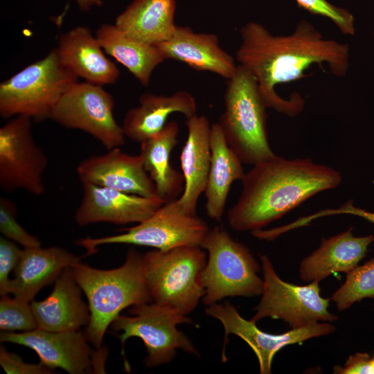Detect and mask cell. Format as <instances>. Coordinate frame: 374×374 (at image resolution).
<instances>
[{"label": "cell", "instance_id": "cell-1", "mask_svg": "<svg viewBox=\"0 0 374 374\" xmlns=\"http://www.w3.org/2000/svg\"><path fill=\"white\" fill-rule=\"evenodd\" d=\"M240 36L236 60L256 79L267 107L290 117L303 110L305 100L298 93L283 98L275 86L303 78L314 64H327L330 73L339 78L349 69V45L325 38L305 19L287 35H273L262 24L250 21L240 28Z\"/></svg>", "mask_w": 374, "mask_h": 374}, {"label": "cell", "instance_id": "cell-2", "mask_svg": "<svg viewBox=\"0 0 374 374\" xmlns=\"http://www.w3.org/2000/svg\"><path fill=\"white\" fill-rule=\"evenodd\" d=\"M341 180L338 170L310 159L276 154L245 173L240 195L227 213L229 224L240 232L262 229L314 195L337 187Z\"/></svg>", "mask_w": 374, "mask_h": 374}, {"label": "cell", "instance_id": "cell-3", "mask_svg": "<svg viewBox=\"0 0 374 374\" xmlns=\"http://www.w3.org/2000/svg\"><path fill=\"white\" fill-rule=\"evenodd\" d=\"M71 268L88 301L90 321L84 333L96 349L101 348L107 328L123 310L152 301L143 255L133 248L128 251L124 263L115 269H95L80 261Z\"/></svg>", "mask_w": 374, "mask_h": 374}, {"label": "cell", "instance_id": "cell-4", "mask_svg": "<svg viewBox=\"0 0 374 374\" xmlns=\"http://www.w3.org/2000/svg\"><path fill=\"white\" fill-rule=\"evenodd\" d=\"M224 102L218 124L242 162L253 166L274 157L267 138V107L256 79L244 66L238 64L227 80Z\"/></svg>", "mask_w": 374, "mask_h": 374}, {"label": "cell", "instance_id": "cell-5", "mask_svg": "<svg viewBox=\"0 0 374 374\" xmlns=\"http://www.w3.org/2000/svg\"><path fill=\"white\" fill-rule=\"evenodd\" d=\"M145 274L153 302L188 315L205 294L202 274L206 253L198 245L143 254Z\"/></svg>", "mask_w": 374, "mask_h": 374}, {"label": "cell", "instance_id": "cell-6", "mask_svg": "<svg viewBox=\"0 0 374 374\" xmlns=\"http://www.w3.org/2000/svg\"><path fill=\"white\" fill-rule=\"evenodd\" d=\"M78 78L60 62L55 48L0 84V115L49 119L63 93Z\"/></svg>", "mask_w": 374, "mask_h": 374}, {"label": "cell", "instance_id": "cell-7", "mask_svg": "<svg viewBox=\"0 0 374 374\" xmlns=\"http://www.w3.org/2000/svg\"><path fill=\"white\" fill-rule=\"evenodd\" d=\"M201 247L208 254L202 274L203 303L210 305L229 296L260 295L262 270L250 249L220 226L210 230Z\"/></svg>", "mask_w": 374, "mask_h": 374}, {"label": "cell", "instance_id": "cell-8", "mask_svg": "<svg viewBox=\"0 0 374 374\" xmlns=\"http://www.w3.org/2000/svg\"><path fill=\"white\" fill-rule=\"evenodd\" d=\"M130 316L119 314L112 323V329L121 333L117 335L124 354L125 341L131 337L140 338L147 350L143 362L147 367H157L170 362L177 350L198 355V352L184 333L177 326L193 324L186 315L154 302L132 306Z\"/></svg>", "mask_w": 374, "mask_h": 374}, {"label": "cell", "instance_id": "cell-9", "mask_svg": "<svg viewBox=\"0 0 374 374\" xmlns=\"http://www.w3.org/2000/svg\"><path fill=\"white\" fill-rule=\"evenodd\" d=\"M121 233L100 238H85L75 242L87 255L103 244H129L168 250L186 245L201 246L209 232L206 222L197 214L184 211L175 201L163 204L150 217Z\"/></svg>", "mask_w": 374, "mask_h": 374}, {"label": "cell", "instance_id": "cell-10", "mask_svg": "<svg viewBox=\"0 0 374 374\" xmlns=\"http://www.w3.org/2000/svg\"><path fill=\"white\" fill-rule=\"evenodd\" d=\"M260 259L263 290L256 314L250 321L256 323L265 317L281 319L294 329L316 322L332 323L338 319L328 311L330 299L320 295L319 282L301 286L285 282L277 275L266 255L260 256Z\"/></svg>", "mask_w": 374, "mask_h": 374}, {"label": "cell", "instance_id": "cell-11", "mask_svg": "<svg viewBox=\"0 0 374 374\" xmlns=\"http://www.w3.org/2000/svg\"><path fill=\"white\" fill-rule=\"evenodd\" d=\"M114 105L113 96L102 86L77 81L59 99L49 119L84 131L111 150L124 145L125 138L114 118Z\"/></svg>", "mask_w": 374, "mask_h": 374}, {"label": "cell", "instance_id": "cell-12", "mask_svg": "<svg viewBox=\"0 0 374 374\" xmlns=\"http://www.w3.org/2000/svg\"><path fill=\"white\" fill-rule=\"evenodd\" d=\"M48 161L34 140L30 117L14 116L0 128V188L3 191L23 190L34 195H42Z\"/></svg>", "mask_w": 374, "mask_h": 374}, {"label": "cell", "instance_id": "cell-13", "mask_svg": "<svg viewBox=\"0 0 374 374\" xmlns=\"http://www.w3.org/2000/svg\"><path fill=\"white\" fill-rule=\"evenodd\" d=\"M1 342L26 346L33 350L39 362L70 374L104 371L106 353L103 348L91 350L85 335L78 330L51 332L37 328L22 332L3 331Z\"/></svg>", "mask_w": 374, "mask_h": 374}, {"label": "cell", "instance_id": "cell-14", "mask_svg": "<svg viewBox=\"0 0 374 374\" xmlns=\"http://www.w3.org/2000/svg\"><path fill=\"white\" fill-rule=\"evenodd\" d=\"M208 315L219 320L224 329L222 361H226L225 346L228 335H235L243 339L253 350L259 363L260 374H269L275 354L287 345L302 343L311 338L333 332L336 328L328 322H316L307 326L291 329L273 335L260 330L256 323L244 319L229 301L213 303L205 309Z\"/></svg>", "mask_w": 374, "mask_h": 374}, {"label": "cell", "instance_id": "cell-15", "mask_svg": "<svg viewBox=\"0 0 374 374\" xmlns=\"http://www.w3.org/2000/svg\"><path fill=\"white\" fill-rule=\"evenodd\" d=\"M82 197L74 215L79 226L98 222L140 223L164 204L157 197H147L91 184H82Z\"/></svg>", "mask_w": 374, "mask_h": 374}, {"label": "cell", "instance_id": "cell-16", "mask_svg": "<svg viewBox=\"0 0 374 374\" xmlns=\"http://www.w3.org/2000/svg\"><path fill=\"white\" fill-rule=\"evenodd\" d=\"M76 172L82 184H91L147 197H157L154 184L140 155L129 154L119 148L84 159L77 166Z\"/></svg>", "mask_w": 374, "mask_h": 374}, {"label": "cell", "instance_id": "cell-17", "mask_svg": "<svg viewBox=\"0 0 374 374\" xmlns=\"http://www.w3.org/2000/svg\"><path fill=\"white\" fill-rule=\"evenodd\" d=\"M154 46L165 60L182 62L196 71H210L226 80L234 75L238 65L220 46L216 35L195 33L188 26H177L168 39Z\"/></svg>", "mask_w": 374, "mask_h": 374}, {"label": "cell", "instance_id": "cell-18", "mask_svg": "<svg viewBox=\"0 0 374 374\" xmlns=\"http://www.w3.org/2000/svg\"><path fill=\"white\" fill-rule=\"evenodd\" d=\"M55 49L62 64L85 82L103 86L114 84L120 77L117 66L105 56L87 26H78L62 34Z\"/></svg>", "mask_w": 374, "mask_h": 374}, {"label": "cell", "instance_id": "cell-19", "mask_svg": "<svg viewBox=\"0 0 374 374\" xmlns=\"http://www.w3.org/2000/svg\"><path fill=\"white\" fill-rule=\"evenodd\" d=\"M82 291L71 267L64 269L55 280L48 296L30 303L37 328L64 332L87 326L90 321V311L82 299Z\"/></svg>", "mask_w": 374, "mask_h": 374}, {"label": "cell", "instance_id": "cell-20", "mask_svg": "<svg viewBox=\"0 0 374 374\" xmlns=\"http://www.w3.org/2000/svg\"><path fill=\"white\" fill-rule=\"evenodd\" d=\"M186 125L188 136L180 154L184 188L175 202L186 213L195 215L210 170L211 125L206 116L197 114L187 118Z\"/></svg>", "mask_w": 374, "mask_h": 374}, {"label": "cell", "instance_id": "cell-21", "mask_svg": "<svg viewBox=\"0 0 374 374\" xmlns=\"http://www.w3.org/2000/svg\"><path fill=\"white\" fill-rule=\"evenodd\" d=\"M353 227L328 238L300 263L299 276L308 283L320 282L334 273H348L358 265L374 241L373 235L357 237Z\"/></svg>", "mask_w": 374, "mask_h": 374}, {"label": "cell", "instance_id": "cell-22", "mask_svg": "<svg viewBox=\"0 0 374 374\" xmlns=\"http://www.w3.org/2000/svg\"><path fill=\"white\" fill-rule=\"evenodd\" d=\"M81 258L59 247L23 248L10 280V294L32 302L38 292L55 280Z\"/></svg>", "mask_w": 374, "mask_h": 374}, {"label": "cell", "instance_id": "cell-23", "mask_svg": "<svg viewBox=\"0 0 374 374\" xmlns=\"http://www.w3.org/2000/svg\"><path fill=\"white\" fill-rule=\"evenodd\" d=\"M196 112V100L187 91L169 96L149 92L140 96L138 106L126 112L121 126L125 137L141 143L159 133L170 114L179 112L187 118Z\"/></svg>", "mask_w": 374, "mask_h": 374}, {"label": "cell", "instance_id": "cell-24", "mask_svg": "<svg viewBox=\"0 0 374 374\" xmlns=\"http://www.w3.org/2000/svg\"><path fill=\"white\" fill-rule=\"evenodd\" d=\"M178 134L179 125L172 121L156 135L141 143L139 155L144 168L154 184L157 197L164 204L179 199L184 188L183 174L170 163Z\"/></svg>", "mask_w": 374, "mask_h": 374}, {"label": "cell", "instance_id": "cell-25", "mask_svg": "<svg viewBox=\"0 0 374 374\" xmlns=\"http://www.w3.org/2000/svg\"><path fill=\"white\" fill-rule=\"evenodd\" d=\"M211 159L205 189L207 215L220 222L223 216L232 184L242 180L245 172L242 162L228 145L220 125H211Z\"/></svg>", "mask_w": 374, "mask_h": 374}, {"label": "cell", "instance_id": "cell-26", "mask_svg": "<svg viewBox=\"0 0 374 374\" xmlns=\"http://www.w3.org/2000/svg\"><path fill=\"white\" fill-rule=\"evenodd\" d=\"M175 0H134L116 18L114 25L142 42L156 45L173 34Z\"/></svg>", "mask_w": 374, "mask_h": 374}, {"label": "cell", "instance_id": "cell-27", "mask_svg": "<svg viewBox=\"0 0 374 374\" xmlns=\"http://www.w3.org/2000/svg\"><path fill=\"white\" fill-rule=\"evenodd\" d=\"M96 37L104 51L125 66L144 87L149 85L154 69L166 60L156 46L128 36L114 24H101Z\"/></svg>", "mask_w": 374, "mask_h": 374}, {"label": "cell", "instance_id": "cell-28", "mask_svg": "<svg viewBox=\"0 0 374 374\" xmlns=\"http://www.w3.org/2000/svg\"><path fill=\"white\" fill-rule=\"evenodd\" d=\"M365 298H374V258L347 273L344 283L330 299L342 311Z\"/></svg>", "mask_w": 374, "mask_h": 374}, {"label": "cell", "instance_id": "cell-29", "mask_svg": "<svg viewBox=\"0 0 374 374\" xmlns=\"http://www.w3.org/2000/svg\"><path fill=\"white\" fill-rule=\"evenodd\" d=\"M30 303L15 296H2L0 301V329L8 332L37 329V321Z\"/></svg>", "mask_w": 374, "mask_h": 374}, {"label": "cell", "instance_id": "cell-30", "mask_svg": "<svg viewBox=\"0 0 374 374\" xmlns=\"http://www.w3.org/2000/svg\"><path fill=\"white\" fill-rule=\"evenodd\" d=\"M16 204L8 197H0V231L3 236L23 248L41 246L39 240L29 233L17 222Z\"/></svg>", "mask_w": 374, "mask_h": 374}, {"label": "cell", "instance_id": "cell-31", "mask_svg": "<svg viewBox=\"0 0 374 374\" xmlns=\"http://www.w3.org/2000/svg\"><path fill=\"white\" fill-rule=\"evenodd\" d=\"M295 1L300 8L331 20L342 34L350 36L355 35L354 16L346 9L336 6L327 0Z\"/></svg>", "mask_w": 374, "mask_h": 374}, {"label": "cell", "instance_id": "cell-32", "mask_svg": "<svg viewBox=\"0 0 374 374\" xmlns=\"http://www.w3.org/2000/svg\"><path fill=\"white\" fill-rule=\"evenodd\" d=\"M22 249H20L16 242L1 236L0 238V294L6 296L10 294V284L11 279L10 274L16 268Z\"/></svg>", "mask_w": 374, "mask_h": 374}, {"label": "cell", "instance_id": "cell-33", "mask_svg": "<svg viewBox=\"0 0 374 374\" xmlns=\"http://www.w3.org/2000/svg\"><path fill=\"white\" fill-rule=\"evenodd\" d=\"M0 364L8 374H52L55 373V369L41 362L38 364L25 362L19 355L8 351L3 346L0 347Z\"/></svg>", "mask_w": 374, "mask_h": 374}, {"label": "cell", "instance_id": "cell-34", "mask_svg": "<svg viewBox=\"0 0 374 374\" xmlns=\"http://www.w3.org/2000/svg\"><path fill=\"white\" fill-rule=\"evenodd\" d=\"M340 214L353 215L358 216L367 220L368 222L374 224V212H371L354 206L353 204V200L348 201L338 208H327L319 211L314 214L305 217L304 220L305 222L310 224L312 221L319 217Z\"/></svg>", "mask_w": 374, "mask_h": 374}, {"label": "cell", "instance_id": "cell-35", "mask_svg": "<svg viewBox=\"0 0 374 374\" xmlns=\"http://www.w3.org/2000/svg\"><path fill=\"white\" fill-rule=\"evenodd\" d=\"M79 8L82 11H87L93 6L103 5L102 0H76Z\"/></svg>", "mask_w": 374, "mask_h": 374}, {"label": "cell", "instance_id": "cell-36", "mask_svg": "<svg viewBox=\"0 0 374 374\" xmlns=\"http://www.w3.org/2000/svg\"><path fill=\"white\" fill-rule=\"evenodd\" d=\"M371 364L374 370V357H371Z\"/></svg>", "mask_w": 374, "mask_h": 374}, {"label": "cell", "instance_id": "cell-37", "mask_svg": "<svg viewBox=\"0 0 374 374\" xmlns=\"http://www.w3.org/2000/svg\"><path fill=\"white\" fill-rule=\"evenodd\" d=\"M373 37H374V33H373Z\"/></svg>", "mask_w": 374, "mask_h": 374}]
</instances>
